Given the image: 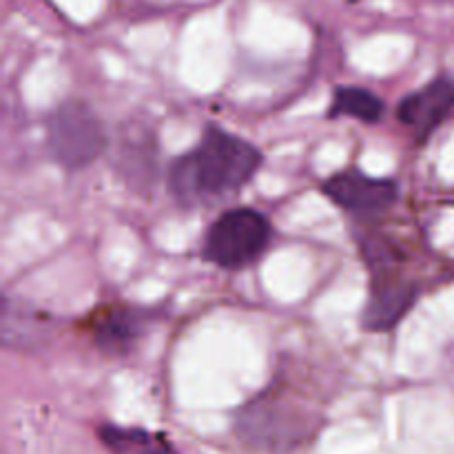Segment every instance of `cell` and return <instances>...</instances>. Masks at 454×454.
Masks as SVG:
<instances>
[{
    "label": "cell",
    "mask_w": 454,
    "mask_h": 454,
    "mask_svg": "<svg viewBox=\"0 0 454 454\" xmlns=\"http://www.w3.org/2000/svg\"><path fill=\"white\" fill-rule=\"evenodd\" d=\"M151 315L140 309H114L96 326V344L106 355H127L149 331Z\"/></svg>",
    "instance_id": "52a82bcc"
},
{
    "label": "cell",
    "mask_w": 454,
    "mask_h": 454,
    "mask_svg": "<svg viewBox=\"0 0 454 454\" xmlns=\"http://www.w3.org/2000/svg\"><path fill=\"white\" fill-rule=\"evenodd\" d=\"M262 151L235 133L208 124L198 145L168 168V191L182 207H202L238 193L260 171Z\"/></svg>",
    "instance_id": "6da1fadb"
},
{
    "label": "cell",
    "mask_w": 454,
    "mask_h": 454,
    "mask_svg": "<svg viewBox=\"0 0 454 454\" xmlns=\"http://www.w3.org/2000/svg\"><path fill=\"white\" fill-rule=\"evenodd\" d=\"M454 111V78L442 75L426 87L408 93L397 106V118L403 127L412 129L417 137H428L446 122Z\"/></svg>",
    "instance_id": "8992f818"
},
{
    "label": "cell",
    "mask_w": 454,
    "mask_h": 454,
    "mask_svg": "<svg viewBox=\"0 0 454 454\" xmlns=\"http://www.w3.org/2000/svg\"><path fill=\"white\" fill-rule=\"evenodd\" d=\"M322 193L359 220H375L386 215L399 200V186L388 177H371L357 168H348L328 177Z\"/></svg>",
    "instance_id": "277c9868"
},
{
    "label": "cell",
    "mask_w": 454,
    "mask_h": 454,
    "mask_svg": "<svg viewBox=\"0 0 454 454\" xmlns=\"http://www.w3.org/2000/svg\"><path fill=\"white\" fill-rule=\"evenodd\" d=\"M375 279L371 284V297L364 309L362 324L366 331L384 333L397 326L403 315L412 309L419 288L408 279L390 273V264L381 257H366Z\"/></svg>",
    "instance_id": "5b68a950"
},
{
    "label": "cell",
    "mask_w": 454,
    "mask_h": 454,
    "mask_svg": "<svg viewBox=\"0 0 454 454\" xmlns=\"http://www.w3.org/2000/svg\"><path fill=\"white\" fill-rule=\"evenodd\" d=\"M98 434L106 448L120 454H177L164 434H155L142 428L102 426Z\"/></svg>",
    "instance_id": "ba28073f"
},
{
    "label": "cell",
    "mask_w": 454,
    "mask_h": 454,
    "mask_svg": "<svg viewBox=\"0 0 454 454\" xmlns=\"http://www.w3.org/2000/svg\"><path fill=\"white\" fill-rule=\"evenodd\" d=\"M331 118H355L359 122L375 124L384 115V102L380 96L362 87H337L333 93Z\"/></svg>",
    "instance_id": "9c48e42d"
},
{
    "label": "cell",
    "mask_w": 454,
    "mask_h": 454,
    "mask_svg": "<svg viewBox=\"0 0 454 454\" xmlns=\"http://www.w3.org/2000/svg\"><path fill=\"white\" fill-rule=\"evenodd\" d=\"M270 222L248 207L222 213L207 231L204 257L224 270H239L255 264L270 244Z\"/></svg>",
    "instance_id": "7a4b0ae2"
},
{
    "label": "cell",
    "mask_w": 454,
    "mask_h": 454,
    "mask_svg": "<svg viewBox=\"0 0 454 454\" xmlns=\"http://www.w3.org/2000/svg\"><path fill=\"white\" fill-rule=\"evenodd\" d=\"M47 149L62 168L80 171L105 153V127L91 106L69 100L49 115Z\"/></svg>",
    "instance_id": "3957f363"
}]
</instances>
